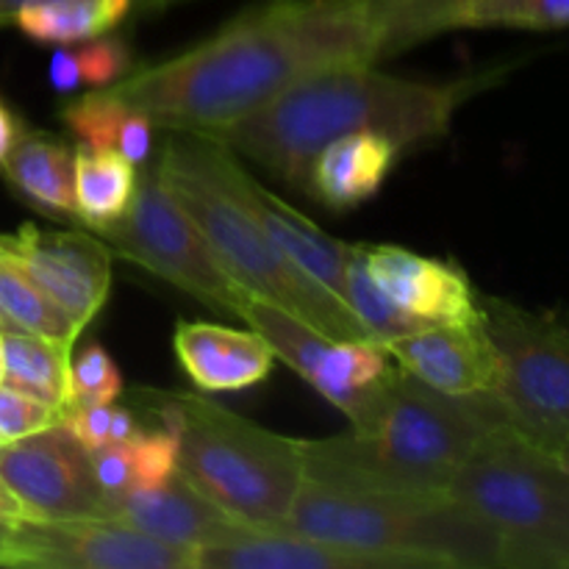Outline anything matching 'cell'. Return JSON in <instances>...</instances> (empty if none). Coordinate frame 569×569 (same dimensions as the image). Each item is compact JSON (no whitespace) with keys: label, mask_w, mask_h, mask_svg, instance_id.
<instances>
[{"label":"cell","mask_w":569,"mask_h":569,"mask_svg":"<svg viewBox=\"0 0 569 569\" xmlns=\"http://www.w3.org/2000/svg\"><path fill=\"white\" fill-rule=\"evenodd\" d=\"M48 78L56 92H72L76 87H81V67H78L76 50L59 44V50L50 56Z\"/></svg>","instance_id":"obj_35"},{"label":"cell","mask_w":569,"mask_h":569,"mask_svg":"<svg viewBox=\"0 0 569 569\" xmlns=\"http://www.w3.org/2000/svg\"><path fill=\"white\" fill-rule=\"evenodd\" d=\"M70 345L3 328V383L53 406L61 417L70 409Z\"/></svg>","instance_id":"obj_24"},{"label":"cell","mask_w":569,"mask_h":569,"mask_svg":"<svg viewBox=\"0 0 569 569\" xmlns=\"http://www.w3.org/2000/svg\"><path fill=\"white\" fill-rule=\"evenodd\" d=\"M111 406H78L67 411L61 420L83 442V448L100 450L111 442Z\"/></svg>","instance_id":"obj_34"},{"label":"cell","mask_w":569,"mask_h":569,"mask_svg":"<svg viewBox=\"0 0 569 569\" xmlns=\"http://www.w3.org/2000/svg\"><path fill=\"white\" fill-rule=\"evenodd\" d=\"M503 545V569H569V467L517 428H492L448 483Z\"/></svg>","instance_id":"obj_7"},{"label":"cell","mask_w":569,"mask_h":569,"mask_svg":"<svg viewBox=\"0 0 569 569\" xmlns=\"http://www.w3.org/2000/svg\"><path fill=\"white\" fill-rule=\"evenodd\" d=\"M0 520H9V522H17V520H28L26 509H22L20 503L14 500V495L9 492V489L0 483Z\"/></svg>","instance_id":"obj_38"},{"label":"cell","mask_w":569,"mask_h":569,"mask_svg":"<svg viewBox=\"0 0 569 569\" xmlns=\"http://www.w3.org/2000/svg\"><path fill=\"white\" fill-rule=\"evenodd\" d=\"M20 131H22V126H20V120L14 117V111H11L9 106L0 100V164H3V159L9 156L11 144L17 142Z\"/></svg>","instance_id":"obj_37"},{"label":"cell","mask_w":569,"mask_h":569,"mask_svg":"<svg viewBox=\"0 0 569 569\" xmlns=\"http://www.w3.org/2000/svg\"><path fill=\"white\" fill-rule=\"evenodd\" d=\"M61 420V411L14 387L0 383V442L9 445Z\"/></svg>","instance_id":"obj_33"},{"label":"cell","mask_w":569,"mask_h":569,"mask_svg":"<svg viewBox=\"0 0 569 569\" xmlns=\"http://www.w3.org/2000/svg\"><path fill=\"white\" fill-rule=\"evenodd\" d=\"M506 422L495 392H439L395 367L365 426L342 437L300 439L306 478L359 492H448L478 439Z\"/></svg>","instance_id":"obj_3"},{"label":"cell","mask_w":569,"mask_h":569,"mask_svg":"<svg viewBox=\"0 0 569 569\" xmlns=\"http://www.w3.org/2000/svg\"><path fill=\"white\" fill-rule=\"evenodd\" d=\"M481 326L498 356L495 395L509 426L539 448H569V320L478 295Z\"/></svg>","instance_id":"obj_8"},{"label":"cell","mask_w":569,"mask_h":569,"mask_svg":"<svg viewBox=\"0 0 569 569\" xmlns=\"http://www.w3.org/2000/svg\"><path fill=\"white\" fill-rule=\"evenodd\" d=\"M372 281L389 300L428 322H470L481 317L478 292L456 261L431 259L400 244L361 242Z\"/></svg>","instance_id":"obj_16"},{"label":"cell","mask_w":569,"mask_h":569,"mask_svg":"<svg viewBox=\"0 0 569 569\" xmlns=\"http://www.w3.org/2000/svg\"><path fill=\"white\" fill-rule=\"evenodd\" d=\"M348 306L356 320L361 322V328H365L367 339L376 345H387L389 339L428 326V320L409 315L378 289V283L372 281L365 267L361 242L353 244V253H350L348 261Z\"/></svg>","instance_id":"obj_28"},{"label":"cell","mask_w":569,"mask_h":569,"mask_svg":"<svg viewBox=\"0 0 569 569\" xmlns=\"http://www.w3.org/2000/svg\"><path fill=\"white\" fill-rule=\"evenodd\" d=\"M131 106L122 103L111 89H94L83 98L70 100L61 109V122L67 131L89 148H114L120 144V133L131 117Z\"/></svg>","instance_id":"obj_29"},{"label":"cell","mask_w":569,"mask_h":569,"mask_svg":"<svg viewBox=\"0 0 569 569\" xmlns=\"http://www.w3.org/2000/svg\"><path fill=\"white\" fill-rule=\"evenodd\" d=\"M214 139V137H211ZM214 164L220 170L222 181L228 183L233 194L244 203V209L256 217L267 237L276 242V248L287 256L292 264H298L306 276L315 278L326 289H331L339 300L348 303V261L353 253V244L333 239L320 226L300 214L295 206L272 194L261 187L242 164L239 156L228 144L214 139Z\"/></svg>","instance_id":"obj_14"},{"label":"cell","mask_w":569,"mask_h":569,"mask_svg":"<svg viewBox=\"0 0 569 569\" xmlns=\"http://www.w3.org/2000/svg\"><path fill=\"white\" fill-rule=\"evenodd\" d=\"M144 0H33L11 26L39 44H76L106 37Z\"/></svg>","instance_id":"obj_23"},{"label":"cell","mask_w":569,"mask_h":569,"mask_svg":"<svg viewBox=\"0 0 569 569\" xmlns=\"http://www.w3.org/2000/svg\"><path fill=\"white\" fill-rule=\"evenodd\" d=\"M178 439V470L250 528L276 531L306 478L300 439L270 431L203 395L142 389Z\"/></svg>","instance_id":"obj_5"},{"label":"cell","mask_w":569,"mask_h":569,"mask_svg":"<svg viewBox=\"0 0 569 569\" xmlns=\"http://www.w3.org/2000/svg\"><path fill=\"white\" fill-rule=\"evenodd\" d=\"M0 331H3V320H0Z\"/></svg>","instance_id":"obj_43"},{"label":"cell","mask_w":569,"mask_h":569,"mask_svg":"<svg viewBox=\"0 0 569 569\" xmlns=\"http://www.w3.org/2000/svg\"><path fill=\"white\" fill-rule=\"evenodd\" d=\"M453 3H459V0H389L387 56L439 37L445 14Z\"/></svg>","instance_id":"obj_31"},{"label":"cell","mask_w":569,"mask_h":569,"mask_svg":"<svg viewBox=\"0 0 569 569\" xmlns=\"http://www.w3.org/2000/svg\"><path fill=\"white\" fill-rule=\"evenodd\" d=\"M122 389H126V381H122L120 367L98 342H89L70 361V409L109 406L120 398Z\"/></svg>","instance_id":"obj_30"},{"label":"cell","mask_w":569,"mask_h":569,"mask_svg":"<svg viewBox=\"0 0 569 569\" xmlns=\"http://www.w3.org/2000/svg\"><path fill=\"white\" fill-rule=\"evenodd\" d=\"M94 476L106 495L164 483L178 472V439L170 428L133 433L126 442L92 450Z\"/></svg>","instance_id":"obj_25"},{"label":"cell","mask_w":569,"mask_h":569,"mask_svg":"<svg viewBox=\"0 0 569 569\" xmlns=\"http://www.w3.org/2000/svg\"><path fill=\"white\" fill-rule=\"evenodd\" d=\"M0 450H3V442H0Z\"/></svg>","instance_id":"obj_44"},{"label":"cell","mask_w":569,"mask_h":569,"mask_svg":"<svg viewBox=\"0 0 569 569\" xmlns=\"http://www.w3.org/2000/svg\"><path fill=\"white\" fill-rule=\"evenodd\" d=\"M270 342L276 359L292 367L317 395L361 428L378 409L395 367L376 342H345L311 328L289 311L248 295L242 317Z\"/></svg>","instance_id":"obj_10"},{"label":"cell","mask_w":569,"mask_h":569,"mask_svg":"<svg viewBox=\"0 0 569 569\" xmlns=\"http://www.w3.org/2000/svg\"><path fill=\"white\" fill-rule=\"evenodd\" d=\"M0 250L59 306L76 337L109 300L114 253L94 231H42L26 222L17 233H0Z\"/></svg>","instance_id":"obj_13"},{"label":"cell","mask_w":569,"mask_h":569,"mask_svg":"<svg viewBox=\"0 0 569 569\" xmlns=\"http://www.w3.org/2000/svg\"><path fill=\"white\" fill-rule=\"evenodd\" d=\"M0 320L3 328L56 339L70 348H76L78 342L70 320L61 315L59 306L3 250H0Z\"/></svg>","instance_id":"obj_26"},{"label":"cell","mask_w":569,"mask_h":569,"mask_svg":"<svg viewBox=\"0 0 569 569\" xmlns=\"http://www.w3.org/2000/svg\"><path fill=\"white\" fill-rule=\"evenodd\" d=\"M98 517L122 522L161 542L198 550V553L228 542L250 528L231 511L222 509L217 500H211L203 489L194 487L181 470L156 487L106 495Z\"/></svg>","instance_id":"obj_15"},{"label":"cell","mask_w":569,"mask_h":569,"mask_svg":"<svg viewBox=\"0 0 569 569\" xmlns=\"http://www.w3.org/2000/svg\"><path fill=\"white\" fill-rule=\"evenodd\" d=\"M156 170L239 289L289 311L326 337L370 342L350 306L292 264L228 189L214 164V139L209 133L172 131Z\"/></svg>","instance_id":"obj_4"},{"label":"cell","mask_w":569,"mask_h":569,"mask_svg":"<svg viewBox=\"0 0 569 569\" xmlns=\"http://www.w3.org/2000/svg\"><path fill=\"white\" fill-rule=\"evenodd\" d=\"M11 531H14V522L0 520V567H6V556H9V545H11Z\"/></svg>","instance_id":"obj_40"},{"label":"cell","mask_w":569,"mask_h":569,"mask_svg":"<svg viewBox=\"0 0 569 569\" xmlns=\"http://www.w3.org/2000/svg\"><path fill=\"white\" fill-rule=\"evenodd\" d=\"M76 56L78 67H81V83H89L94 89H106L122 81L133 67L131 44L120 37H109V33L83 42Z\"/></svg>","instance_id":"obj_32"},{"label":"cell","mask_w":569,"mask_h":569,"mask_svg":"<svg viewBox=\"0 0 569 569\" xmlns=\"http://www.w3.org/2000/svg\"><path fill=\"white\" fill-rule=\"evenodd\" d=\"M6 183L39 214L78 220L76 150L61 139L22 128L0 164Z\"/></svg>","instance_id":"obj_21"},{"label":"cell","mask_w":569,"mask_h":569,"mask_svg":"<svg viewBox=\"0 0 569 569\" xmlns=\"http://www.w3.org/2000/svg\"><path fill=\"white\" fill-rule=\"evenodd\" d=\"M139 170L114 148L76 150V211L78 222L100 233L114 226L131 206Z\"/></svg>","instance_id":"obj_22"},{"label":"cell","mask_w":569,"mask_h":569,"mask_svg":"<svg viewBox=\"0 0 569 569\" xmlns=\"http://www.w3.org/2000/svg\"><path fill=\"white\" fill-rule=\"evenodd\" d=\"M172 350L200 392H242L267 381L276 353L259 331L181 320L172 333Z\"/></svg>","instance_id":"obj_19"},{"label":"cell","mask_w":569,"mask_h":569,"mask_svg":"<svg viewBox=\"0 0 569 569\" xmlns=\"http://www.w3.org/2000/svg\"><path fill=\"white\" fill-rule=\"evenodd\" d=\"M387 42L389 0H278L106 89L153 126L211 137L311 72L383 59Z\"/></svg>","instance_id":"obj_1"},{"label":"cell","mask_w":569,"mask_h":569,"mask_svg":"<svg viewBox=\"0 0 569 569\" xmlns=\"http://www.w3.org/2000/svg\"><path fill=\"white\" fill-rule=\"evenodd\" d=\"M398 156V144L381 133L356 131L333 139L311 161L303 194L337 214L359 209L381 192Z\"/></svg>","instance_id":"obj_20"},{"label":"cell","mask_w":569,"mask_h":569,"mask_svg":"<svg viewBox=\"0 0 569 569\" xmlns=\"http://www.w3.org/2000/svg\"><path fill=\"white\" fill-rule=\"evenodd\" d=\"M283 528L342 548L406 556L428 569H503L498 533L448 492H359L303 478Z\"/></svg>","instance_id":"obj_6"},{"label":"cell","mask_w":569,"mask_h":569,"mask_svg":"<svg viewBox=\"0 0 569 569\" xmlns=\"http://www.w3.org/2000/svg\"><path fill=\"white\" fill-rule=\"evenodd\" d=\"M459 28H569V0H459L442 20V33Z\"/></svg>","instance_id":"obj_27"},{"label":"cell","mask_w":569,"mask_h":569,"mask_svg":"<svg viewBox=\"0 0 569 569\" xmlns=\"http://www.w3.org/2000/svg\"><path fill=\"white\" fill-rule=\"evenodd\" d=\"M381 348L400 370L439 392H495L498 383V356L481 317L470 322H428L417 331L389 339Z\"/></svg>","instance_id":"obj_17"},{"label":"cell","mask_w":569,"mask_h":569,"mask_svg":"<svg viewBox=\"0 0 569 569\" xmlns=\"http://www.w3.org/2000/svg\"><path fill=\"white\" fill-rule=\"evenodd\" d=\"M472 89L476 81L431 83L389 76L372 61L337 64L311 72L211 137L306 192L311 161L328 142L372 131L400 150L422 148L450 131Z\"/></svg>","instance_id":"obj_2"},{"label":"cell","mask_w":569,"mask_h":569,"mask_svg":"<svg viewBox=\"0 0 569 569\" xmlns=\"http://www.w3.org/2000/svg\"><path fill=\"white\" fill-rule=\"evenodd\" d=\"M142 428H139L137 422V415H133L131 409H126V406H111V442H126V439H131L133 433H139Z\"/></svg>","instance_id":"obj_36"},{"label":"cell","mask_w":569,"mask_h":569,"mask_svg":"<svg viewBox=\"0 0 569 569\" xmlns=\"http://www.w3.org/2000/svg\"><path fill=\"white\" fill-rule=\"evenodd\" d=\"M559 459H561V461H565V465L569 467V448L565 450V453H561V456H559Z\"/></svg>","instance_id":"obj_42"},{"label":"cell","mask_w":569,"mask_h":569,"mask_svg":"<svg viewBox=\"0 0 569 569\" xmlns=\"http://www.w3.org/2000/svg\"><path fill=\"white\" fill-rule=\"evenodd\" d=\"M28 3H33V0H0V26H9V22H14L17 11ZM144 3H150V0H144Z\"/></svg>","instance_id":"obj_39"},{"label":"cell","mask_w":569,"mask_h":569,"mask_svg":"<svg viewBox=\"0 0 569 569\" xmlns=\"http://www.w3.org/2000/svg\"><path fill=\"white\" fill-rule=\"evenodd\" d=\"M198 569H428L406 556L367 553L320 542L287 528H244L228 542L198 553Z\"/></svg>","instance_id":"obj_18"},{"label":"cell","mask_w":569,"mask_h":569,"mask_svg":"<svg viewBox=\"0 0 569 569\" xmlns=\"http://www.w3.org/2000/svg\"><path fill=\"white\" fill-rule=\"evenodd\" d=\"M0 383H3V331H0Z\"/></svg>","instance_id":"obj_41"},{"label":"cell","mask_w":569,"mask_h":569,"mask_svg":"<svg viewBox=\"0 0 569 569\" xmlns=\"http://www.w3.org/2000/svg\"><path fill=\"white\" fill-rule=\"evenodd\" d=\"M98 237L114 256L192 295L209 309L237 320L242 317L248 292L222 272L209 242L164 187L156 164L142 167L128 211Z\"/></svg>","instance_id":"obj_9"},{"label":"cell","mask_w":569,"mask_h":569,"mask_svg":"<svg viewBox=\"0 0 569 569\" xmlns=\"http://www.w3.org/2000/svg\"><path fill=\"white\" fill-rule=\"evenodd\" d=\"M6 567L42 569H198V550L114 520H20L11 531Z\"/></svg>","instance_id":"obj_11"},{"label":"cell","mask_w":569,"mask_h":569,"mask_svg":"<svg viewBox=\"0 0 569 569\" xmlns=\"http://www.w3.org/2000/svg\"><path fill=\"white\" fill-rule=\"evenodd\" d=\"M0 483L26 509L28 520H89L106 492L94 476L92 450L64 420L3 445Z\"/></svg>","instance_id":"obj_12"}]
</instances>
